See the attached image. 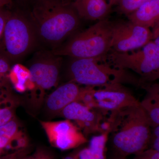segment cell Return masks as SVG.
I'll list each match as a JSON object with an SVG mask.
<instances>
[{
    "instance_id": "obj_21",
    "label": "cell",
    "mask_w": 159,
    "mask_h": 159,
    "mask_svg": "<svg viewBox=\"0 0 159 159\" xmlns=\"http://www.w3.org/2000/svg\"><path fill=\"white\" fill-rule=\"evenodd\" d=\"M29 149L25 148L18 149L17 151L7 156L3 159H25L28 157Z\"/></svg>"
},
{
    "instance_id": "obj_27",
    "label": "cell",
    "mask_w": 159,
    "mask_h": 159,
    "mask_svg": "<svg viewBox=\"0 0 159 159\" xmlns=\"http://www.w3.org/2000/svg\"><path fill=\"white\" fill-rule=\"evenodd\" d=\"M152 33L153 34V39L159 34V20L152 29Z\"/></svg>"
},
{
    "instance_id": "obj_1",
    "label": "cell",
    "mask_w": 159,
    "mask_h": 159,
    "mask_svg": "<svg viewBox=\"0 0 159 159\" xmlns=\"http://www.w3.org/2000/svg\"><path fill=\"white\" fill-rule=\"evenodd\" d=\"M22 1L37 38L53 49L61 45L79 26V16L72 4L64 5L55 0Z\"/></svg>"
},
{
    "instance_id": "obj_9",
    "label": "cell",
    "mask_w": 159,
    "mask_h": 159,
    "mask_svg": "<svg viewBox=\"0 0 159 159\" xmlns=\"http://www.w3.org/2000/svg\"><path fill=\"white\" fill-rule=\"evenodd\" d=\"M40 123L50 144L60 150L77 148L87 142L84 136L70 120L41 121Z\"/></svg>"
},
{
    "instance_id": "obj_28",
    "label": "cell",
    "mask_w": 159,
    "mask_h": 159,
    "mask_svg": "<svg viewBox=\"0 0 159 159\" xmlns=\"http://www.w3.org/2000/svg\"><path fill=\"white\" fill-rule=\"evenodd\" d=\"M55 1L64 5H71L74 0H55Z\"/></svg>"
},
{
    "instance_id": "obj_2",
    "label": "cell",
    "mask_w": 159,
    "mask_h": 159,
    "mask_svg": "<svg viewBox=\"0 0 159 159\" xmlns=\"http://www.w3.org/2000/svg\"><path fill=\"white\" fill-rule=\"evenodd\" d=\"M110 120L111 141L120 154L137 155L148 149L152 128L140 102L112 112Z\"/></svg>"
},
{
    "instance_id": "obj_22",
    "label": "cell",
    "mask_w": 159,
    "mask_h": 159,
    "mask_svg": "<svg viewBox=\"0 0 159 159\" xmlns=\"http://www.w3.org/2000/svg\"><path fill=\"white\" fill-rule=\"evenodd\" d=\"M150 145V148L159 152V136L151 139Z\"/></svg>"
},
{
    "instance_id": "obj_14",
    "label": "cell",
    "mask_w": 159,
    "mask_h": 159,
    "mask_svg": "<svg viewBox=\"0 0 159 159\" xmlns=\"http://www.w3.org/2000/svg\"><path fill=\"white\" fill-rule=\"evenodd\" d=\"M127 16L132 22L153 29L159 20V0L148 1Z\"/></svg>"
},
{
    "instance_id": "obj_3",
    "label": "cell",
    "mask_w": 159,
    "mask_h": 159,
    "mask_svg": "<svg viewBox=\"0 0 159 159\" xmlns=\"http://www.w3.org/2000/svg\"><path fill=\"white\" fill-rule=\"evenodd\" d=\"M111 21L100 20L51 51L55 55L73 58H107L111 50Z\"/></svg>"
},
{
    "instance_id": "obj_8",
    "label": "cell",
    "mask_w": 159,
    "mask_h": 159,
    "mask_svg": "<svg viewBox=\"0 0 159 159\" xmlns=\"http://www.w3.org/2000/svg\"><path fill=\"white\" fill-rule=\"evenodd\" d=\"M62 57L51 51L38 52L32 59L29 67L31 82L42 90L50 89L57 84Z\"/></svg>"
},
{
    "instance_id": "obj_15",
    "label": "cell",
    "mask_w": 159,
    "mask_h": 159,
    "mask_svg": "<svg viewBox=\"0 0 159 159\" xmlns=\"http://www.w3.org/2000/svg\"><path fill=\"white\" fill-rule=\"evenodd\" d=\"M109 133H103L91 139L88 148L78 152V159H106L105 150Z\"/></svg>"
},
{
    "instance_id": "obj_17",
    "label": "cell",
    "mask_w": 159,
    "mask_h": 159,
    "mask_svg": "<svg viewBox=\"0 0 159 159\" xmlns=\"http://www.w3.org/2000/svg\"><path fill=\"white\" fill-rule=\"evenodd\" d=\"M150 0H121L118 5V10L128 16Z\"/></svg>"
},
{
    "instance_id": "obj_5",
    "label": "cell",
    "mask_w": 159,
    "mask_h": 159,
    "mask_svg": "<svg viewBox=\"0 0 159 159\" xmlns=\"http://www.w3.org/2000/svg\"><path fill=\"white\" fill-rule=\"evenodd\" d=\"M37 36L25 11H9L3 32V46L8 57L18 60L31 51Z\"/></svg>"
},
{
    "instance_id": "obj_12",
    "label": "cell",
    "mask_w": 159,
    "mask_h": 159,
    "mask_svg": "<svg viewBox=\"0 0 159 159\" xmlns=\"http://www.w3.org/2000/svg\"><path fill=\"white\" fill-rule=\"evenodd\" d=\"M72 5L80 18L91 20L106 18L112 7L107 0H74Z\"/></svg>"
},
{
    "instance_id": "obj_23",
    "label": "cell",
    "mask_w": 159,
    "mask_h": 159,
    "mask_svg": "<svg viewBox=\"0 0 159 159\" xmlns=\"http://www.w3.org/2000/svg\"><path fill=\"white\" fill-rule=\"evenodd\" d=\"M39 159H54V157L49 151L42 148Z\"/></svg>"
},
{
    "instance_id": "obj_31",
    "label": "cell",
    "mask_w": 159,
    "mask_h": 159,
    "mask_svg": "<svg viewBox=\"0 0 159 159\" xmlns=\"http://www.w3.org/2000/svg\"><path fill=\"white\" fill-rule=\"evenodd\" d=\"M153 40L154 43L159 47V34L157 35L156 37H155Z\"/></svg>"
},
{
    "instance_id": "obj_13",
    "label": "cell",
    "mask_w": 159,
    "mask_h": 159,
    "mask_svg": "<svg viewBox=\"0 0 159 159\" xmlns=\"http://www.w3.org/2000/svg\"><path fill=\"white\" fill-rule=\"evenodd\" d=\"M61 113L66 119L74 120L83 128L95 127L94 126L98 128V120L96 115L90 108L79 101L71 102Z\"/></svg>"
},
{
    "instance_id": "obj_24",
    "label": "cell",
    "mask_w": 159,
    "mask_h": 159,
    "mask_svg": "<svg viewBox=\"0 0 159 159\" xmlns=\"http://www.w3.org/2000/svg\"><path fill=\"white\" fill-rule=\"evenodd\" d=\"M42 148L37 149L32 155L27 157L25 159H39L41 153Z\"/></svg>"
},
{
    "instance_id": "obj_18",
    "label": "cell",
    "mask_w": 159,
    "mask_h": 159,
    "mask_svg": "<svg viewBox=\"0 0 159 159\" xmlns=\"http://www.w3.org/2000/svg\"><path fill=\"white\" fill-rule=\"evenodd\" d=\"M13 118V112L9 107L0 108V126L4 125Z\"/></svg>"
},
{
    "instance_id": "obj_25",
    "label": "cell",
    "mask_w": 159,
    "mask_h": 159,
    "mask_svg": "<svg viewBox=\"0 0 159 159\" xmlns=\"http://www.w3.org/2000/svg\"><path fill=\"white\" fill-rule=\"evenodd\" d=\"M14 0H0V8H6L7 6H11Z\"/></svg>"
},
{
    "instance_id": "obj_19",
    "label": "cell",
    "mask_w": 159,
    "mask_h": 159,
    "mask_svg": "<svg viewBox=\"0 0 159 159\" xmlns=\"http://www.w3.org/2000/svg\"><path fill=\"white\" fill-rule=\"evenodd\" d=\"M9 13V10L6 8H0V41L2 39L3 32Z\"/></svg>"
},
{
    "instance_id": "obj_30",
    "label": "cell",
    "mask_w": 159,
    "mask_h": 159,
    "mask_svg": "<svg viewBox=\"0 0 159 159\" xmlns=\"http://www.w3.org/2000/svg\"><path fill=\"white\" fill-rule=\"evenodd\" d=\"M78 152L76 153H74V155H71L66 157L64 159H78Z\"/></svg>"
},
{
    "instance_id": "obj_4",
    "label": "cell",
    "mask_w": 159,
    "mask_h": 159,
    "mask_svg": "<svg viewBox=\"0 0 159 159\" xmlns=\"http://www.w3.org/2000/svg\"><path fill=\"white\" fill-rule=\"evenodd\" d=\"M107 58H72L68 69L72 81L86 86L98 87L135 81L126 70L106 62Z\"/></svg>"
},
{
    "instance_id": "obj_20",
    "label": "cell",
    "mask_w": 159,
    "mask_h": 159,
    "mask_svg": "<svg viewBox=\"0 0 159 159\" xmlns=\"http://www.w3.org/2000/svg\"><path fill=\"white\" fill-rule=\"evenodd\" d=\"M136 156V159H159V152L150 148Z\"/></svg>"
},
{
    "instance_id": "obj_16",
    "label": "cell",
    "mask_w": 159,
    "mask_h": 159,
    "mask_svg": "<svg viewBox=\"0 0 159 159\" xmlns=\"http://www.w3.org/2000/svg\"><path fill=\"white\" fill-rule=\"evenodd\" d=\"M19 134L17 123L12 119L0 126V150L10 145Z\"/></svg>"
},
{
    "instance_id": "obj_6",
    "label": "cell",
    "mask_w": 159,
    "mask_h": 159,
    "mask_svg": "<svg viewBox=\"0 0 159 159\" xmlns=\"http://www.w3.org/2000/svg\"><path fill=\"white\" fill-rule=\"evenodd\" d=\"M107 58L114 66L139 74L143 81L159 79V47L153 41L130 52L120 53L111 50Z\"/></svg>"
},
{
    "instance_id": "obj_10",
    "label": "cell",
    "mask_w": 159,
    "mask_h": 159,
    "mask_svg": "<svg viewBox=\"0 0 159 159\" xmlns=\"http://www.w3.org/2000/svg\"><path fill=\"white\" fill-rule=\"evenodd\" d=\"M98 87L97 89L93 87V96L95 107L99 109L112 112L139 102L121 84Z\"/></svg>"
},
{
    "instance_id": "obj_32",
    "label": "cell",
    "mask_w": 159,
    "mask_h": 159,
    "mask_svg": "<svg viewBox=\"0 0 159 159\" xmlns=\"http://www.w3.org/2000/svg\"></svg>"
},
{
    "instance_id": "obj_26",
    "label": "cell",
    "mask_w": 159,
    "mask_h": 159,
    "mask_svg": "<svg viewBox=\"0 0 159 159\" xmlns=\"http://www.w3.org/2000/svg\"><path fill=\"white\" fill-rule=\"evenodd\" d=\"M8 66L3 61L0 60V74L5 73L8 70Z\"/></svg>"
},
{
    "instance_id": "obj_11",
    "label": "cell",
    "mask_w": 159,
    "mask_h": 159,
    "mask_svg": "<svg viewBox=\"0 0 159 159\" xmlns=\"http://www.w3.org/2000/svg\"><path fill=\"white\" fill-rule=\"evenodd\" d=\"M81 91V88L73 81L61 85L47 98V108L51 112H61L71 102L78 101Z\"/></svg>"
},
{
    "instance_id": "obj_7",
    "label": "cell",
    "mask_w": 159,
    "mask_h": 159,
    "mask_svg": "<svg viewBox=\"0 0 159 159\" xmlns=\"http://www.w3.org/2000/svg\"><path fill=\"white\" fill-rule=\"evenodd\" d=\"M111 50L120 53L130 52L142 48L153 39L150 29L130 21H111Z\"/></svg>"
},
{
    "instance_id": "obj_29",
    "label": "cell",
    "mask_w": 159,
    "mask_h": 159,
    "mask_svg": "<svg viewBox=\"0 0 159 159\" xmlns=\"http://www.w3.org/2000/svg\"><path fill=\"white\" fill-rule=\"evenodd\" d=\"M121 0H107V2L111 6L118 5Z\"/></svg>"
}]
</instances>
